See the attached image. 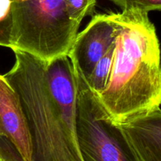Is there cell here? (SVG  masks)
<instances>
[{"label": "cell", "instance_id": "1", "mask_svg": "<svg viewBox=\"0 0 161 161\" xmlns=\"http://www.w3.org/2000/svg\"><path fill=\"white\" fill-rule=\"evenodd\" d=\"M13 51L15 63L3 76L20 97L31 161H83L76 133V74L68 55L46 62Z\"/></svg>", "mask_w": 161, "mask_h": 161}, {"label": "cell", "instance_id": "2", "mask_svg": "<svg viewBox=\"0 0 161 161\" xmlns=\"http://www.w3.org/2000/svg\"><path fill=\"white\" fill-rule=\"evenodd\" d=\"M117 28L111 75L97 96L118 124L160 108V47L155 26L147 13H112Z\"/></svg>", "mask_w": 161, "mask_h": 161}, {"label": "cell", "instance_id": "3", "mask_svg": "<svg viewBox=\"0 0 161 161\" xmlns=\"http://www.w3.org/2000/svg\"><path fill=\"white\" fill-rule=\"evenodd\" d=\"M12 50L42 61L69 54L80 24L72 20L65 0H13Z\"/></svg>", "mask_w": 161, "mask_h": 161}, {"label": "cell", "instance_id": "4", "mask_svg": "<svg viewBox=\"0 0 161 161\" xmlns=\"http://www.w3.org/2000/svg\"><path fill=\"white\" fill-rule=\"evenodd\" d=\"M75 74L76 133L83 161H141L120 125L112 119L86 81Z\"/></svg>", "mask_w": 161, "mask_h": 161}, {"label": "cell", "instance_id": "5", "mask_svg": "<svg viewBox=\"0 0 161 161\" xmlns=\"http://www.w3.org/2000/svg\"><path fill=\"white\" fill-rule=\"evenodd\" d=\"M117 28L110 14L94 16L87 26L78 33L68 57L75 72L86 80L94 66L116 42Z\"/></svg>", "mask_w": 161, "mask_h": 161}, {"label": "cell", "instance_id": "6", "mask_svg": "<svg viewBox=\"0 0 161 161\" xmlns=\"http://www.w3.org/2000/svg\"><path fill=\"white\" fill-rule=\"evenodd\" d=\"M0 138L7 140L22 161H31V135L15 90L0 75Z\"/></svg>", "mask_w": 161, "mask_h": 161}, {"label": "cell", "instance_id": "7", "mask_svg": "<svg viewBox=\"0 0 161 161\" xmlns=\"http://www.w3.org/2000/svg\"><path fill=\"white\" fill-rule=\"evenodd\" d=\"M141 161H161V109L119 124Z\"/></svg>", "mask_w": 161, "mask_h": 161}, {"label": "cell", "instance_id": "8", "mask_svg": "<svg viewBox=\"0 0 161 161\" xmlns=\"http://www.w3.org/2000/svg\"><path fill=\"white\" fill-rule=\"evenodd\" d=\"M115 47L116 42L96 64L88 80H84L90 89L97 96L105 91L109 80L114 59Z\"/></svg>", "mask_w": 161, "mask_h": 161}, {"label": "cell", "instance_id": "9", "mask_svg": "<svg viewBox=\"0 0 161 161\" xmlns=\"http://www.w3.org/2000/svg\"><path fill=\"white\" fill-rule=\"evenodd\" d=\"M13 0H0V46L12 47Z\"/></svg>", "mask_w": 161, "mask_h": 161}, {"label": "cell", "instance_id": "10", "mask_svg": "<svg viewBox=\"0 0 161 161\" xmlns=\"http://www.w3.org/2000/svg\"><path fill=\"white\" fill-rule=\"evenodd\" d=\"M96 0H65L67 12L72 20L79 24L86 16L94 12Z\"/></svg>", "mask_w": 161, "mask_h": 161}, {"label": "cell", "instance_id": "11", "mask_svg": "<svg viewBox=\"0 0 161 161\" xmlns=\"http://www.w3.org/2000/svg\"><path fill=\"white\" fill-rule=\"evenodd\" d=\"M121 10L147 13L161 9V0H110Z\"/></svg>", "mask_w": 161, "mask_h": 161}, {"label": "cell", "instance_id": "12", "mask_svg": "<svg viewBox=\"0 0 161 161\" xmlns=\"http://www.w3.org/2000/svg\"><path fill=\"white\" fill-rule=\"evenodd\" d=\"M0 161H2V160H0Z\"/></svg>", "mask_w": 161, "mask_h": 161}]
</instances>
